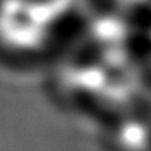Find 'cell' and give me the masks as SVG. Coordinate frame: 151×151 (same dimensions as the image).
Masks as SVG:
<instances>
[{
  "label": "cell",
  "mask_w": 151,
  "mask_h": 151,
  "mask_svg": "<svg viewBox=\"0 0 151 151\" xmlns=\"http://www.w3.org/2000/svg\"><path fill=\"white\" fill-rule=\"evenodd\" d=\"M148 0H114L116 4H119L122 9H134V7H142L145 6Z\"/></svg>",
  "instance_id": "obj_3"
},
{
  "label": "cell",
  "mask_w": 151,
  "mask_h": 151,
  "mask_svg": "<svg viewBox=\"0 0 151 151\" xmlns=\"http://www.w3.org/2000/svg\"><path fill=\"white\" fill-rule=\"evenodd\" d=\"M111 151H151V119L147 111H125L106 131Z\"/></svg>",
  "instance_id": "obj_2"
},
{
  "label": "cell",
  "mask_w": 151,
  "mask_h": 151,
  "mask_svg": "<svg viewBox=\"0 0 151 151\" xmlns=\"http://www.w3.org/2000/svg\"><path fill=\"white\" fill-rule=\"evenodd\" d=\"M145 111H147V114L150 116V119H151V99H150V103H148V107H147V110H145Z\"/></svg>",
  "instance_id": "obj_4"
},
{
  "label": "cell",
  "mask_w": 151,
  "mask_h": 151,
  "mask_svg": "<svg viewBox=\"0 0 151 151\" xmlns=\"http://www.w3.org/2000/svg\"><path fill=\"white\" fill-rule=\"evenodd\" d=\"M49 0H0V46L10 53L37 51L53 25Z\"/></svg>",
  "instance_id": "obj_1"
}]
</instances>
